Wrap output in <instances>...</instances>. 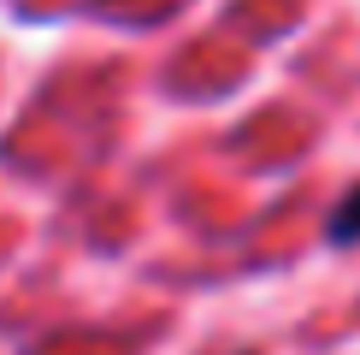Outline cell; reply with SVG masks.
I'll use <instances>...</instances> for the list:
<instances>
[{"label":"cell","instance_id":"1","mask_svg":"<svg viewBox=\"0 0 360 355\" xmlns=\"http://www.w3.org/2000/svg\"><path fill=\"white\" fill-rule=\"evenodd\" d=\"M331 243H360V184L342 196V207L331 213Z\"/></svg>","mask_w":360,"mask_h":355}]
</instances>
